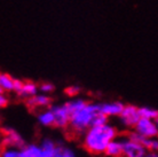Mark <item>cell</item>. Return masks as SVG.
<instances>
[{"mask_svg":"<svg viewBox=\"0 0 158 157\" xmlns=\"http://www.w3.org/2000/svg\"><path fill=\"white\" fill-rule=\"evenodd\" d=\"M119 137V131L115 125L110 123L101 126H91L83 134L84 149L92 155H103L107 146L114 139Z\"/></svg>","mask_w":158,"mask_h":157,"instance_id":"obj_1","label":"cell"},{"mask_svg":"<svg viewBox=\"0 0 158 157\" xmlns=\"http://www.w3.org/2000/svg\"><path fill=\"white\" fill-rule=\"evenodd\" d=\"M98 112V102H87L84 108L70 114L68 129L76 135H83L91 127L92 119Z\"/></svg>","mask_w":158,"mask_h":157,"instance_id":"obj_2","label":"cell"},{"mask_svg":"<svg viewBox=\"0 0 158 157\" xmlns=\"http://www.w3.org/2000/svg\"><path fill=\"white\" fill-rule=\"evenodd\" d=\"M140 119L139 115V107L135 104H125L122 112L118 116V121L120 125L126 130H133L135 124Z\"/></svg>","mask_w":158,"mask_h":157,"instance_id":"obj_3","label":"cell"},{"mask_svg":"<svg viewBox=\"0 0 158 157\" xmlns=\"http://www.w3.org/2000/svg\"><path fill=\"white\" fill-rule=\"evenodd\" d=\"M1 133H2V147H13L21 149L27 143L20 132H17L14 127L5 126L1 130Z\"/></svg>","mask_w":158,"mask_h":157,"instance_id":"obj_4","label":"cell"},{"mask_svg":"<svg viewBox=\"0 0 158 157\" xmlns=\"http://www.w3.org/2000/svg\"><path fill=\"white\" fill-rule=\"evenodd\" d=\"M135 132H138L143 138H157L158 135V124L157 121L148 119V118H140L138 123L133 127Z\"/></svg>","mask_w":158,"mask_h":157,"instance_id":"obj_5","label":"cell"},{"mask_svg":"<svg viewBox=\"0 0 158 157\" xmlns=\"http://www.w3.org/2000/svg\"><path fill=\"white\" fill-rule=\"evenodd\" d=\"M54 115V126L57 129H68L69 121H70V111L68 110L64 103L61 104H53L49 107Z\"/></svg>","mask_w":158,"mask_h":157,"instance_id":"obj_6","label":"cell"},{"mask_svg":"<svg viewBox=\"0 0 158 157\" xmlns=\"http://www.w3.org/2000/svg\"><path fill=\"white\" fill-rule=\"evenodd\" d=\"M122 138L123 143V151L122 157H143L147 154L146 148L141 143L134 142L127 139L125 135Z\"/></svg>","mask_w":158,"mask_h":157,"instance_id":"obj_7","label":"cell"},{"mask_svg":"<svg viewBox=\"0 0 158 157\" xmlns=\"http://www.w3.org/2000/svg\"><path fill=\"white\" fill-rule=\"evenodd\" d=\"M125 103L122 101H109V102H98V111L100 114L110 117H118L122 112Z\"/></svg>","mask_w":158,"mask_h":157,"instance_id":"obj_8","label":"cell"},{"mask_svg":"<svg viewBox=\"0 0 158 157\" xmlns=\"http://www.w3.org/2000/svg\"><path fill=\"white\" fill-rule=\"evenodd\" d=\"M27 106L30 109H37V108H49L52 106V99L49 95L43 94V93H37L36 95H33L31 98H29L25 100Z\"/></svg>","mask_w":158,"mask_h":157,"instance_id":"obj_9","label":"cell"},{"mask_svg":"<svg viewBox=\"0 0 158 157\" xmlns=\"http://www.w3.org/2000/svg\"><path fill=\"white\" fill-rule=\"evenodd\" d=\"M37 93H39V91H38V84H36L35 82H31V80H27V82L23 80V84H22L21 88L16 92V94L19 95L20 98L24 99V100H27V99L36 95Z\"/></svg>","mask_w":158,"mask_h":157,"instance_id":"obj_10","label":"cell"},{"mask_svg":"<svg viewBox=\"0 0 158 157\" xmlns=\"http://www.w3.org/2000/svg\"><path fill=\"white\" fill-rule=\"evenodd\" d=\"M57 143L59 142L52 138H44L40 141V143H38L43 157H53L56 150V147H57Z\"/></svg>","mask_w":158,"mask_h":157,"instance_id":"obj_11","label":"cell"},{"mask_svg":"<svg viewBox=\"0 0 158 157\" xmlns=\"http://www.w3.org/2000/svg\"><path fill=\"white\" fill-rule=\"evenodd\" d=\"M123 151V143H122V138L118 137L114 139L112 141L109 142V145L106 148L104 155L108 157H122Z\"/></svg>","mask_w":158,"mask_h":157,"instance_id":"obj_12","label":"cell"},{"mask_svg":"<svg viewBox=\"0 0 158 157\" xmlns=\"http://www.w3.org/2000/svg\"><path fill=\"white\" fill-rule=\"evenodd\" d=\"M37 122L39 123V125L45 126V127L54 126V115H53L51 108L40 110L37 115Z\"/></svg>","mask_w":158,"mask_h":157,"instance_id":"obj_13","label":"cell"},{"mask_svg":"<svg viewBox=\"0 0 158 157\" xmlns=\"http://www.w3.org/2000/svg\"><path fill=\"white\" fill-rule=\"evenodd\" d=\"M20 157H43L38 143H25L20 149Z\"/></svg>","mask_w":158,"mask_h":157,"instance_id":"obj_14","label":"cell"},{"mask_svg":"<svg viewBox=\"0 0 158 157\" xmlns=\"http://www.w3.org/2000/svg\"><path fill=\"white\" fill-rule=\"evenodd\" d=\"M53 157H78V155L72 147L67 146L63 142H59Z\"/></svg>","mask_w":158,"mask_h":157,"instance_id":"obj_15","label":"cell"},{"mask_svg":"<svg viewBox=\"0 0 158 157\" xmlns=\"http://www.w3.org/2000/svg\"><path fill=\"white\" fill-rule=\"evenodd\" d=\"M87 100H85V99L83 98H73L71 99V100H68L67 102H64V104H65V107L68 108V110L70 111V114L71 112H73V111H77V110L81 109V108H84V107L87 104Z\"/></svg>","mask_w":158,"mask_h":157,"instance_id":"obj_16","label":"cell"},{"mask_svg":"<svg viewBox=\"0 0 158 157\" xmlns=\"http://www.w3.org/2000/svg\"><path fill=\"white\" fill-rule=\"evenodd\" d=\"M139 115H140V118H148V119H154V121L158 119V110L152 107H139Z\"/></svg>","mask_w":158,"mask_h":157,"instance_id":"obj_17","label":"cell"},{"mask_svg":"<svg viewBox=\"0 0 158 157\" xmlns=\"http://www.w3.org/2000/svg\"><path fill=\"white\" fill-rule=\"evenodd\" d=\"M13 84L14 77L6 72H0V87L4 92H13Z\"/></svg>","mask_w":158,"mask_h":157,"instance_id":"obj_18","label":"cell"},{"mask_svg":"<svg viewBox=\"0 0 158 157\" xmlns=\"http://www.w3.org/2000/svg\"><path fill=\"white\" fill-rule=\"evenodd\" d=\"M141 145L146 148L147 151H157L158 150L157 138H144Z\"/></svg>","mask_w":158,"mask_h":157,"instance_id":"obj_19","label":"cell"},{"mask_svg":"<svg viewBox=\"0 0 158 157\" xmlns=\"http://www.w3.org/2000/svg\"><path fill=\"white\" fill-rule=\"evenodd\" d=\"M0 157H20V149L13 147H2L0 149Z\"/></svg>","mask_w":158,"mask_h":157,"instance_id":"obj_20","label":"cell"},{"mask_svg":"<svg viewBox=\"0 0 158 157\" xmlns=\"http://www.w3.org/2000/svg\"><path fill=\"white\" fill-rule=\"evenodd\" d=\"M38 91H39V93L49 95L55 91V85L51 82H43L38 85Z\"/></svg>","mask_w":158,"mask_h":157,"instance_id":"obj_21","label":"cell"},{"mask_svg":"<svg viewBox=\"0 0 158 157\" xmlns=\"http://www.w3.org/2000/svg\"><path fill=\"white\" fill-rule=\"evenodd\" d=\"M108 123H109V118L107 116H104V115L98 112L92 119L91 126H101L104 125V124H108Z\"/></svg>","mask_w":158,"mask_h":157,"instance_id":"obj_22","label":"cell"},{"mask_svg":"<svg viewBox=\"0 0 158 157\" xmlns=\"http://www.w3.org/2000/svg\"><path fill=\"white\" fill-rule=\"evenodd\" d=\"M80 92H81V87L79 86V85H76V84L65 87V90H64V93H65L68 96H70V98L78 96V95L80 94Z\"/></svg>","mask_w":158,"mask_h":157,"instance_id":"obj_23","label":"cell"},{"mask_svg":"<svg viewBox=\"0 0 158 157\" xmlns=\"http://www.w3.org/2000/svg\"><path fill=\"white\" fill-rule=\"evenodd\" d=\"M8 103H9V99L7 98V95L5 93H1L0 94V109L6 108L8 106Z\"/></svg>","mask_w":158,"mask_h":157,"instance_id":"obj_24","label":"cell"},{"mask_svg":"<svg viewBox=\"0 0 158 157\" xmlns=\"http://www.w3.org/2000/svg\"><path fill=\"white\" fill-rule=\"evenodd\" d=\"M143 157H158L157 151H147V154Z\"/></svg>","mask_w":158,"mask_h":157,"instance_id":"obj_25","label":"cell"},{"mask_svg":"<svg viewBox=\"0 0 158 157\" xmlns=\"http://www.w3.org/2000/svg\"><path fill=\"white\" fill-rule=\"evenodd\" d=\"M2 148V133H1V130H0V149Z\"/></svg>","mask_w":158,"mask_h":157,"instance_id":"obj_26","label":"cell"},{"mask_svg":"<svg viewBox=\"0 0 158 157\" xmlns=\"http://www.w3.org/2000/svg\"><path fill=\"white\" fill-rule=\"evenodd\" d=\"M1 93H5V92H4V91H2V88L0 87V94H1Z\"/></svg>","mask_w":158,"mask_h":157,"instance_id":"obj_27","label":"cell"}]
</instances>
